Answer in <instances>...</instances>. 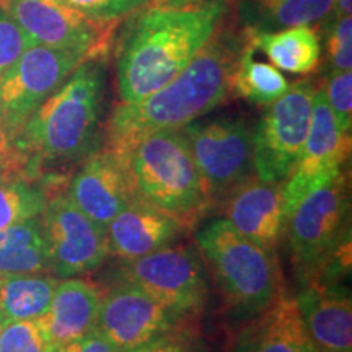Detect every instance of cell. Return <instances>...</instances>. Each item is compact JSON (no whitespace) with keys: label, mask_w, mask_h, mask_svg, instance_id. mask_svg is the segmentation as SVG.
<instances>
[{"label":"cell","mask_w":352,"mask_h":352,"mask_svg":"<svg viewBox=\"0 0 352 352\" xmlns=\"http://www.w3.org/2000/svg\"><path fill=\"white\" fill-rule=\"evenodd\" d=\"M230 0H166L144 6L118 60L122 103H135L178 76L219 30Z\"/></svg>","instance_id":"1"},{"label":"cell","mask_w":352,"mask_h":352,"mask_svg":"<svg viewBox=\"0 0 352 352\" xmlns=\"http://www.w3.org/2000/svg\"><path fill=\"white\" fill-rule=\"evenodd\" d=\"M241 47L232 33L217 30L173 80L144 100L114 109L108 122L107 148L126 157L145 135L182 129L223 103L232 91Z\"/></svg>","instance_id":"2"},{"label":"cell","mask_w":352,"mask_h":352,"mask_svg":"<svg viewBox=\"0 0 352 352\" xmlns=\"http://www.w3.org/2000/svg\"><path fill=\"white\" fill-rule=\"evenodd\" d=\"M104 90L98 60H85L25 122L15 139L23 158L63 162L82 157L94 145Z\"/></svg>","instance_id":"3"},{"label":"cell","mask_w":352,"mask_h":352,"mask_svg":"<svg viewBox=\"0 0 352 352\" xmlns=\"http://www.w3.org/2000/svg\"><path fill=\"white\" fill-rule=\"evenodd\" d=\"M135 195L189 223L208 204L204 183L182 129L145 135L126 153Z\"/></svg>","instance_id":"4"},{"label":"cell","mask_w":352,"mask_h":352,"mask_svg":"<svg viewBox=\"0 0 352 352\" xmlns=\"http://www.w3.org/2000/svg\"><path fill=\"white\" fill-rule=\"evenodd\" d=\"M196 243L227 302L241 316L259 315L279 297L272 252L246 239L226 219L206 223L196 233Z\"/></svg>","instance_id":"5"},{"label":"cell","mask_w":352,"mask_h":352,"mask_svg":"<svg viewBox=\"0 0 352 352\" xmlns=\"http://www.w3.org/2000/svg\"><path fill=\"white\" fill-rule=\"evenodd\" d=\"M349 197L344 171L310 191L287 220L290 248L303 272L318 277L338 254L347 230Z\"/></svg>","instance_id":"6"},{"label":"cell","mask_w":352,"mask_h":352,"mask_svg":"<svg viewBox=\"0 0 352 352\" xmlns=\"http://www.w3.org/2000/svg\"><path fill=\"white\" fill-rule=\"evenodd\" d=\"M208 201H223L254 176L253 131L241 118L192 121L182 127Z\"/></svg>","instance_id":"7"},{"label":"cell","mask_w":352,"mask_h":352,"mask_svg":"<svg viewBox=\"0 0 352 352\" xmlns=\"http://www.w3.org/2000/svg\"><path fill=\"white\" fill-rule=\"evenodd\" d=\"M314 94V83L300 80L267 104L253 129V166L258 179L284 183L296 170L310 127Z\"/></svg>","instance_id":"8"},{"label":"cell","mask_w":352,"mask_h":352,"mask_svg":"<svg viewBox=\"0 0 352 352\" xmlns=\"http://www.w3.org/2000/svg\"><path fill=\"white\" fill-rule=\"evenodd\" d=\"M85 60L80 52L32 44L0 74V111L15 139L43 101Z\"/></svg>","instance_id":"9"},{"label":"cell","mask_w":352,"mask_h":352,"mask_svg":"<svg viewBox=\"0 0 352 352\" xmlns=\"http://www.w3.org/2000/svg\"><path fill=\"white\" fill-rule=\"evenodd\" d=\"M7 10L33 44L80 52L88 60L107 51L118 23L91 19L63 0H8Z\"/></svg>","instance_id":"10"},{"label":"cell","mask_w":352,"mask_h":352,"mask_svg":"<svg viewBox=\"0 0 352 352\" xmlns=\"http://www.w3.org/2000/svg\"><path fill=\"white\" fill-rule=\"evenodd\" d=\"M122 280L138 285L178 316L199 311L208 298L201 259L184 246H165L126 261Z\"/></svg>","instance_id":"11"},{"label":"cell","mask_w":352,"mask_h":352,"mask_svg":"<svg viewBox=\"0 0 352 352\" xmlns=\"http://www.w3.org/2000/svg\"><path fill=\"white\" fill-rule=\"evenodd\" d=\"M41 222L52 274L57 277H76L95 271L109 254L107 227L83 214L67 195L47 199Z\"/></svg>","instance_id":"12"},{"label":"cell","mask_w":352,"mask_h":352,"mask_svg":"<svg viewBox=\"0 0 352 352\" xmlns=\"http://www.w3.org/2000/svg\"><path fill=\"white\" fill-rule=\"evenodd\" d=\"M351 152V134L342 132L328 107L323 88H315L311 118L302 155L283 184L285 217L315 188L340 175Z\"/></svg>","instance_id":"13"},{"label":"cell","mask_w":352,"mask_h":352,"mask_svg":"<svg viewBox=\"0 0 352 352\" xmlns=\"http://www.w3.org/2000/svg\"><path fill=\"white\" fill-rule=\"evenodd\" d=\"M179 318L145 290L122 280L101 297L96 331L118 352H129L173 331Z\"/></svg>","instance_id":"14"},{"label":"cell","mask_w":352,"mask_h":352,"mask_svg":"<svg viewBox=\"0 0 352 352\" xmlns=\"http://www.w3.org/2000/svg\"><path fill=\"white\" fill-rule=\"evenodd\" d=\"M67 196L83 214L108 227L138 195L126 158L104 148L87 158L70 182Z\"/></svg>","instance_id":"15"},{"label":"cell","mask_w":352,"mask_h":352,"mask_svg":"<svg viewBox=\"0 0 352 352\" xmlns=\"http://www.w3.org/2000/svg\"><path fill=\"white\" fill-rule=\"evenodd\" d=\"M296 303L311 344L320 352L352 351V305L349 292L308 277L298 290Z\"/></svg>","instance_id":"16"},{"label":"cell","mask_w":352,"mask_h":352,"mask_svg":"<svg viewBox=\"0 0 352 352\" xmlns=\"http://www.w3.org/2000/svg\"><path fill=\"white\" fill-rule=\"evenodd\" d=\"M223 219L253 243L274 253L287 227L283 184L252 176L227 197Z\"/></svg>","instance_id":"17"},{"label":"cell","mask_w":352,"mask_h":352,"mask_svg":"<svg viewBox=\"0 0 352 352\" xmlns=\"http://www.w3.org/2000/svg\"><path fill=\"white\" fill-rule=\"evenodd\" d=\"M182 227L173 215L135 196L108 223L109 253L124 261L145 256L173 243Z\"/></svg>","instance_id":"18"},{"label":"cell","mask_w":352,"mask_h":352,"mask_svg":"<svg viewBox=\"0 0 352 352\" xmlns=\"http://www.w3.org/2000/svg\"><path fill=\"white\" fill-rule=\"evenodd\" d=\"M101 297L98 287L85 279L67 277L57 283L50 310L39 318L56 351L95 331Z\"/></svg>","instance_id":"19"},{"label":"cell","mask_w":352,"mask_h":352,"mask_svg":"<svg viewBox=\"0 0 352 352\" xmlns=\"http://www.w3.org/2000/svg\"><path fill=\"white\" fill-rule=\"evenodd\" d=\"M315 349L296 298L277 297L239 334L232 352H310Z\"/></svg>","instance_id":"20"},{"label":"cell","mask_w":352,"mask_h":352,"mask_svg":"<svg viewBox=\"0 0 352 352\" xmlns=\"http://www.w3.org/2000/svg\"><path fill=\"white\" fill-rule=\"evenodd\" d=\"M245 39L285 72L310 74L320 63L321 43L311 26H290L277 32L246 28Z\"/></svg>","instance_id":"21"},{"label":"cell","mask_w":352,"mask_h":352,"mask_svg":"<svg viewBox=\"0 0 352 352\" xmlns=\"http://www.w3.org/2000/svg\"><path fill=\"white\" fill-rule=\"evenodd\" d=\"M52 272L41 215L0 230V277Z\"/></svg>","instance_id":"22"},{"label":"cell","mask_w":352,"mask_h":352,"mask_svg":"<svg viewBox=\"0 0 352 352\" xmlns=\"http://www.w3.org/2000/svg\"><path fill=\"white\" fill-rule=\"evenodd\" d=\"M334 0H241L248 28L277 32L290 26H311L328 19Z\"/></svg>","instance_id":"23"},{"label":"cell","mask_w":352,"mask_h":352,"mask_svg":"<svg viewBox=\"0 0 352 352\" xmlns=\"http://www.w3.org/2000/svg\"><path fill=\"white\" fill-rule=\"evenodd\" d=\"M57 283L47 272L0 277V311L7 321L39 320L50 310Z\"/></svg>","instance_id":"24"},{"label":"cell","mask_w":352,"mask_h":352,"mask_svg":"<svg viewBox=\"0 0 352 352\" xmlns=\"http://www.w3.org/2000/svg\"><path fill=\"white\" fill-rule=\"evenodd\" d=\"M287 88L289 82L284 74L272 64L259 60L256 47L245 39L232 77V90L250 103L267 107L280 98Z\"/></svg>","instance_id":"25"},{"label":"cell","mask_w":352,"mask_h":352,"mask_svg":"<svg viewBox=\"0 0 352 352\" xmlns=\"http://www.w3.org/2000/svg\"><path fill=\"white\" fill-rule=\"evenodd\" d=\"M46 202L44 188L19 176L0 175V230L41 215Z\"/></svg>","instance_id":"26"},{"label":"cell","mask_w":352,"mask_h":352,"mask_svg":"<svg viewBox=\"0 0 352 352\" xmlns=\"http://www.w3.org/2000/svg\"><path fill=\"white\" fill-rule=\"evenodd\" d=\"M0 352H56L39 320L8 321L0 331Z\"/></svg>","instance_id":"27"},{"label":"cell","mask_w":352,"mask_h":352,"mask_svg":"<svg viewBox=\"0 0 352 352\" xmlns=\"http://www.w3.org/2000/svg\"><path fill=\"white\" fill-rule=\"evenodd\" d=\"M328 107L342 132H349L352 126V72H331L327 87L323 88Z\"/></svg>","instance_id":"28"},{"label":"cell","mask_w":352,"mask_h":352,"mask_svg":"<svg viewBox=\"0 0 352 352\" xmlns=\"http://www.w3.org/2000/svg\"><path fill=\"white\" fill-rule=\"evenodd\" d=\"M32 44L19 23L12 19L7 6L0 2V74L6 72Z\"/></svg>","instance_id":"29"},{"label":"cell","mask_w":352,"mask_h":352,"mask_svg":"<svg viewBox=\"0 0 352 352\" xmlns=\"http://www.w3.org/2000/svg\"><path fill=\"white\" fill-rule=\"evenodd\" d=\"M328 56L333 72H344L352 67V19H334L328 38Z\"/></svg>","instance_id":"30"},{"label":"cell","mask_w":352,"mask_h":352,"mask_svg":"<svg viewBox=\"0 0 352 352\" xmlns=\"http://www.w3.org/2000/svg\"><path fill=\"white\" fill-rule=\"evenodd\" d=\"M63 2L95 20L118 21L127 13L142 8L148 0H63Z\"/></svg>","instance_id":"31"},{"label":"cell","mask_w":352,"mask_h":352,"mask_svg":"<svg viewBox=\"0 0 352 352\" xmlns=\"http://www.w3.org/2000/svg\"><path fill=\"white\" fill-rule=\"evenodd\" d=\"M129 352H208L199 338L192 336L186 331H173L157 338L147 344L132 349Z\"/></svg>","instance_id":"32"},{"label":"cell","mask_w":352,"mask_h":352,"mask_svg":"<svg viewBox=\"0 0 352 352\" xmlns=\"http://www.w3.org/2000/svg\"><path fill=\"white\" fill-rule=\"evenodd\" d=\"M56 352H118V349L103 334H100L95 329L94 333L87 334L85 338H80V340L70 342L67 346L59 347Z\"/></svg>","instance_id":"33"},{"label":"cell","mask_w":352,"mask_h":352,"mask_svg":"<svg viewBox=\"0 0 352 352\" xmlns=\"http://www.w3.org/2000/svg\"><path fill=\"white\" fill-rule=\"evenodd\" d=\"M15 157H21L15 148V135L8 127L6 118L0 111V162H12Z\"/></svg>","instance_id":"34"},{"label":"cell","mask_w":352,"mask_h":352,"mask_svg":"<svg viewBox=\"0 0 352 352\" xmlns=\"http://www.w3.org/2000/svg\"><path fill=\"white\" fill-rule=\"evenodd\" d=\"M351 12H352V0H334L333 3L334 19L349 16Z\"/></svg>","instance_id":"35"},{"label":"cell","mask_w":352,"mask_h":352,"mask_svg":"<svg viewBox=\"0 0 352 352\" xmlns=\"http://www.w3.org/2000/svg\"><path fill=\"white\" fill-rule=\"evenodd\" d=\"M8 323V321H7V318H6V316H3V314H2V311H0V331H2V328L3 327H6V324Z\"/></svg>","instance_id":"36"},{"label":"cell","mask_w":352,"mask_h":352,"mask_svg":"<svg viewBox=\"0 0 352 352\" xmlns=\"http://www.w3.org/2000/svg\"><path fill=\"white\" fill-rule=\"evenodd\" d=\"M162 2H166V0H148L145 6H153V3H162Z\"/></svg>","instance_id":"37"},{"label":"cell","mask_w":352,"mask_h":352,"mask_svg":"<svg viewBox=\"0 0 352 352\" xmlns=\"http://www.w3.org/2000/svg\"><path fill=\"white\" fill-rule=\"evenodd\" d=\"M310 352H320V351H318V349H311Z\"/></svg>","instance_id":"38"},{"label":"cell","mask_w":352,"mask_h":352,"mask_svg":"<svg viewBox=\"0 0 352 352\" xmlns=\"http://www.w3.org/2000/svg\"><path fill=\"white\" fill-rule=\"evenodd\" d=\"M0 2H3V0H0ZM7 2H8V0H7Z\"/></svg>","instance_id":"39"}]
</instances>
